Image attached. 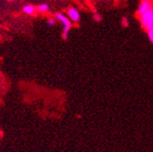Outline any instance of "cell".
<instances>
[{
  "mask_svg": "<svg viewBox=\"0 0 153 152\" xmlns=\"http://www.w3.org/2000/svg\"><path fill=\"white\" fill-rule=\"evenodd\" d=\"M47 24L49 26V27H53L56 25V20H54L53 18H48V19L47 20Z\"/></svg>",
  "mask_w": 153,
  "mask_h": 152,
  "instance_id": "obj_9",
  "label": "cell"
},
{
  "mask_svg": "<svg viewBox=\"0 0 153 152\" xmlns=\"http://www.w3.org/2000/svg\"><path fill=\"white\" fill-rule=\"evenodd\" d=\"M68 16L71 21L75 23H78L80 20V13L75 7H69L68 9Z\"/></svg>",
  "mask_w": 153,
  "mask_h": 152,
  "instance_id": "obj_4",
  "label": "cell"
},
{
  "mask_svg": "<svg viewBox=\"0 0 153 152\" xmlns=\"http://www.w3.org/2000/svg\"><path fill=\"white\" fill-rule=\"evenodd\" d=\"M48 9H49V7L47 4H40V5H38L36 7V10L39 11V12H42V13L43 12H47Z\"/></svg>",
  "mask_w": 153,
  "mask_h": 152,
  "instance_id": "obj_6",
  "label": "cell"
},
{
  "mask_svg": "<svg viewBox=\"0 0 153 152\" xmlns=\"http://www.w3.org/2000/svg\"><path fill=\"white\" fill-rule=\"evenodd\" d=\"M153 7V0H140L137 8V16H140Z\"/></svg>",
  "mask_w": 153,
  "mask_h": 152,
  "instance_id": "obj_3",
  "label": "cell"
},
{
  "mask_svg": "<svg viewBox=\"0 0 153 152\" xmlns=\"http://www.w3.org/2000/svg\"><path fill=\"white\" fill-rule=\"evenodd\" d=\"M139 20L142 28L146 31L153 27V7L139 16Z\"/></svg>",
  "mask_w": 153,
  "mask_h": 152,
  "instance_id": "obj_2",
  "label": "cell"
},
{
  "mask_svg": "<svg viewBox=\"0 0 153 152\" xmlns=\"http://www.w3.org/2000/svg\"><path fill=\"white\" fill-rule=\"evenodd\" d=\"M94 19L96 21H100L101 20V16L100 14H94Z\"/></svg>",
  "mask_w": 153,
  "mask_h": 152,
  "instance_id": "obj_10",
  "label": "cell"
},
{
  "mask_svg": "<svg viewBox=\"0 0 153 152\" xmlns=\"http://www.w3.org/2000/svg\"><path fill=\"white\" fill-rule=\"evenodd\" d=\"M56 18L57 21L61 23V25L63 27V33H62L63 39H68V34H69V31H70L71 26H72L71 25V20L67 16H65L62 13H56Z\"/></svg>",
  "mask_w": 153,
  "mask_h": 152,
  "instance_id": "obj_1",
  "label": "cell"
},
{
  "mask_svg": "<svg viewBox=\"0 0 153 152\" xmlns=\"http://www.w3.org/2000/svg\"><path fill=\"white\" fill-rule=\"evenodd\" d=\"M35 10H36V8H35L33 6H31V5H26V6H24V7H23V11H24L26 14H27V15H32V14H34Z\"/></svg>",
  "mask_w": 153,
  "mask_h": 152,
  "instance_id": "obj_5",
  "label": "cell"
},
{
  "mask_svg": "<svg viewBox=\"0 0 153 152\" xmlns=\"http://www.w3.org/2000/svg\"><path fill=\"white\" fill-rule=\"evenodd\" d=\"M121 25L123 27H128V19L126 16H124V17L121 18Z\"/></svg>",
  "mask_w": 153,
  "mask_h": 152,
  "instance_id": "obj_8",
  "label": "cell"
},
{
  "mask_svg": "<svg viewBox=\"0 0 153 152\" xmlns=\"http://www.w3.org/2000/svg\"><path fill=\"white\" fill-rule=\"evenodd\" d=\"M147 35H148V37H149V40L153 45V27L147 31Z\"/></svg>",
  "mask_w": 153,
  "mask_h": 152,
  "instance_id": "obj_7",
  "label": "cell"
}]
</instances>
